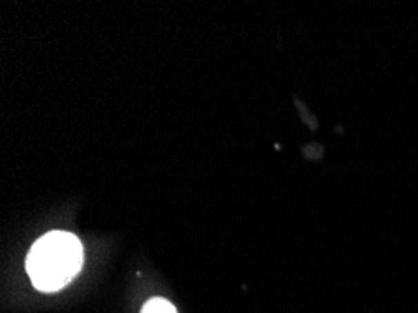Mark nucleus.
I'll use <instances>...</instances> for the list:
<instances>
[{
  "label": "nucleus",
  "mask_w": 418,
  "mask_h": 313,
  "mask_svg": "<svg viewBox=\"0 0 418 313\" xmlns=\"http://www.w3.org/2000/svg\"><path fill=\"white\" fill-rule=\"evenodd\" d=\"M85 261L81 240L68 231H49L34 242L27 255V274L41 293H57L72 283Z\"/></svg>",
  "instance_id": "obj_1"
},
{
  "label": "nucleus",
  "mask_w": 418,
  "mask_h": 313,
  "mask_svg": "<svg viewBox=\"0 0 418 313\" xmlns=\"http://www.w3.org/2000/svg\"><path fill=\"white\" fill-rule=\"evenodd\" d=\"M141 313H177V307L167 299L154 296V299H150L148 302H145V306H143Z\"/></svg>",
  "instance_id": "obj_2"
}]
</instances>
